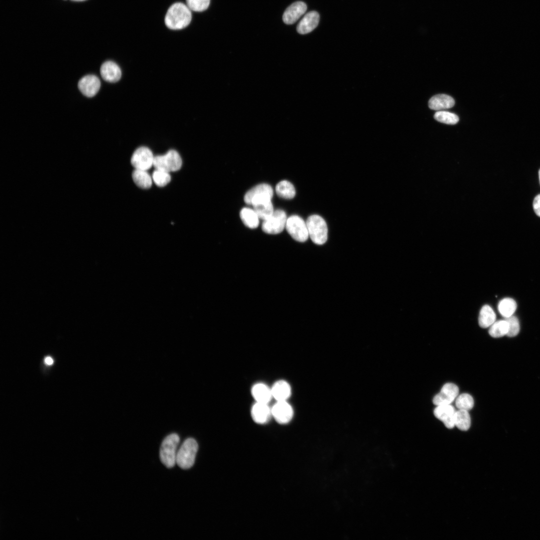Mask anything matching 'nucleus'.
<instances>
[{
  "label": "nucleus",
  "mask_w": 540,
  "mask_h": 540,
  "mask_svg": "<svg viewBox=\"0 0 540 540\" xmlns=\"http://www.w3.org/2000/svg\"><path fill=\"white\" fill-rule=\"evenodd\" d=\"M191 10L186 4L178 2L168 9L164 18L166 26L172 30H180L186 27L192 18Z\"/></svg>",
  "instance_id": "f257e3e1"
},
{
  "label": "nucleus",
  "mask_w": 540,
  "mask_h": 540,
  "mask_svg": "<svg viewBox=\"0 0 540 540\" xmlns=\"http://www.w3.org/2000/svg\"><path fill=\"white\" fill-rule=\"evenodd\" d=\"M179 442L178 435L172 433L166 436L162 443L160 458L163 464L168 468L174 467L176 463L177 448Z\"/></svg>",
  "instance_id": "f03ea898"
},
{
  "label": "nucleus",
  "mask_w": 540,
  "mask_h": 540,
  "mask_svg": "<svg viewBox=\"0 0 540 540\" xmlns=\"http://www.w3.org/2000/svg\"><path fill=\"white\" fill-rule=\"evenodd\" d=\"M306 224L309 234L312 242L318 245L324 244L328 239V226L324 220L320 216L313 214L307 219Z\"/></svg>",
  "instance_id": "7ed1b4c3"
},
{
  "label": "nucleus",
  "mask_w": 540,
  "mask_h": 540,
  "mask_svg": "<svg viewBox=\"0 0 540 540\" xmlns=\"http://www.w3.org/2000/svg\"><path fill=\"white\" fill-rule=\"evenodd\" d=\"M198 444L193 438L186 439L177 452L176 464L182 469H188L194 464Z\"/></svg>",
  "instance_id": "20e7f679"
},
{
  "label": "nucleus",
  "mask_w": 540,
  "mask_h": 540,
  "mask_svg": "<svg viewBox=\"0 0 540 540\" xmlns=\"http://www.w3.org/2000/svg\"><path fill=\"white\" fill-rule=\"evenodd\" d=\"M182 165V160L179 154L175 150H171L164 155L154 156V166L156 169L162 170L168 172L179 170Z\"/></svg>",
  "instance_id": "39448f33"
},
{
  "label": "nucleus",
  "mask_w": 540,
  "mask_h": 540,
  "mask_svg": "<svg viewBox=\"0 0 540 540\" xmlns=\"http://www.w3.org/2000/svg\"><path fill=\"white\" fill-rule=\"evenodd\" d=\"M286 228L290 235L299 242H306L309 237L306 222L296 215L287 218Z\"/></svg>",
  "instance_id": "423d86ee"
},
{
  "label": "nucleus",
  "mask_w": 540,
  "mask_h": 540,
  "mask_svg": "<svg viewBox=\"0 0 540 540\" xmlns=\"http://www.w3.org/2000/svg\"><path fill=\"white\" fill-rule=\"evenodd\" d=\"M286 212L282 210H274L268 218L263 220L262 228L266 234H278L286 228Z\"/></svg>",
  "instance_id": "0eeeda50"
},
{
  "label": "nucleus",
  "mask_w": 540,
  "mask_h": 540,
  "mask_svg": "<svg viewBox=\"0 0 540 540\" xmlns=\"http://www.w3.org/2000/svg\"><path fill=\"white\" fill-rule=\"evenodd\" d=\"M154 158L150 149L142 146L134 152L130 162L135 169L147 170L154 165Z\"/></svg>",
  "instance_id": "6e6552de"
},
{
  "label": "nucleus",
  "mask_w": 540,
  "mask_h": 540,
  "mask_svg": "<svg viewBox=\"0 0 540 540\" xmlns=\"http://www.w3.org/2000/svg\"><path fill=\"white\" fill-rule=\"evenodd\" d=\"M271 410L272 418L282 424L288 423L294 416L293 408L288 401H276Z\"/></svg>",
  "instance_id": "1a4fd4ad"
},
{
  "label": "nucleus",
  "mask_w": 540,
  "mask_h": 540,
  "mask_svg": "<svg viewBox=\"0 0 540 540\" xmlns=\"http://www.w3.org/2000/svg\"><path fill=\"white\" fill-rule=\"evenodd\" d=\"M274 192L272 186L266 184H259L250 190L244 195V201L252 205L254 202L264 198L272 199Z\"/></svg>",
  "instance_id": "9d476101"
},
{
  "label": "nucleus",
  "mask_w": 540,
  "mask_h": 540,
  "mask_svg": "<svg viewBox=\"0 0 540 540\" xmlns=\"http://www.w3.org/2000/svg\"><path fill=\"white\" fill-rule=\"evenodd\" d=\"M458 388L452 383L444 384L440 392L434 396L433 403L436 406L450 404L458 395Z\"/></svg>",
  "instance_id": "9b49d317"
},
{
  "label": "nucleus",
  "mask_w": 540,
  "mask_h": 540,
  "mask_svg": "<svg viewBox=\"0 0 540 540\" xmlns=\"http://www.w3.org/2000/svg\"><path fill=\"white\" fill-rule=\"evenodd\" d=\"M100 86V82L98 78L92 74L84 76L78 82V88L81 92L90 98L97 94Z\"/></svg>",
  "instance_id": "f8f14e48"
},
{
  "label": "nucleus",
  "mask_w": 540,
  "mask_h": 540,
  "mask_svg": "<svg viewBox=\"0 0 540 540\" xmlns=\"http://www.w3.org/2000/svg\"><path fill=\"white\" fill-rule=\"evenodd\" d=\"M307 10L306 4L301 1L294 2L284 12L282 15L283 22L287 24L296 22Z\"/></svg>",
  "instance_id": "ddd939ff"
},
{
  "label": "nucleus",
  "mask_w": 540,
  "mask_h": 540,
  "mask_svg": "<svg viewBox=\"0 0 540 540\" xmlns=\"http://www.w3.org/2000/svg\"><path fill=\"white\" fill-rule=\"evenodd\" d=\"M250 414L253 420L260 424L268 423L272 418L271 407L268 404L255 402L252 406Z\"/></svg>",
  "instance_id": "4468645a"
},
{
  "label": "nucleus",
  "mask_w": 540,
  "mask_h": 540,
  "mask_svg": "<svg viewBox=\"0 0 540 540\" xmlns=\"http://www.w3.org/2000/svg\"><path fill=\"white\" fill-rule=\"evenodd\" d=\"M456 410L450 404L436 406L434 411V416L441 420L448 428H452L454 426V416Z\"/></svg>",
  "instance_id": "2eb2a0df"
},
{
  "label": "nucleus",
  "mask_w": 540,
  "mask_h": 540,
  "mask_svg": "<svg viewBox=\"0 0 540 540\" xmlns=\"http://www.w3.org/2000/svg\"><path fill=\"white\" fill-rule=\"evenodd\" d=\"M320 16L318 12L311 11L306 14L297 26L298 32L302 34L312 32L318 25Z\"/></svg>",
  "instance_id": "dca6fc26"
},
{
  "label": "nucleus",
  "mask_w": 540,
  "mask_h": 540,
  "mask_svg": "<svg viewBox=\"0 0 540 540\" xmlns=\"http://www.w3.org/2000/svg\"><path fill=\"white\" fill-rule=\"evenodd\" d=\"M102 78L110 82H116L121 78L122 72L118 66L110 60L104 62L100 68Z\"/></svg>",
  "instance_id": "f3484780"
},
{
  "label": "nucleus",
  "mask_w": 540,
  "mask_h": 540,
  "mask_svg": "<svg viewBox=\"0 0 540 540\" xmlns=\"http://www.w3.org/2000/svg\"><path fill=\"white\" fill-rule=\"evenodd\" d=\"M251 394L255 402L268 404L272 399L271 388L262 382H258L252 386Z\"/></svg>",
  "instance_id": "a211bd4d"
},
{
  "label": "nucleus",
  "mask_w": 540,
  "mask_h": 540,
  "mask_svg": "<svg viewBox=\"0 0 540 540\" xmlns=\"http://www.w3.org/2000/svg\"><path fill=\"white\" fill-rule=\"evenodd\" d=\"M272 398L276 401H288L292 394L290 384L286 380H280L276 381L272 386Z\"/></svg>",
  "instance_id": "6ab92c4d"
},
{
  "label": "nucleus",
  "mask_w": 540,
  "mask_h": 540,
  "mask_svg": "<svg viewBox=\"0 0 540 540\" xmlns=\"http://www.w3.org/2000/svg\"><path fill=\"white\" fill-rule=\"evenodd\" d=\"M454 99L445 94H436L432 97L428 101V106L431 110H441L452 108L454 105Z\"/></svg>",
  "instance_id": "aec40b11"
},
{
  "label": "nucleus",
  "mask_w": 540,
  "mask_h": 540,
  "mask_svg": "<svg viewBox=\"0 0 540 540\" xmlns=\"http://www.w3.org/2000/svg\"><path fill=\"white\" fill-rule=\"evenodd\" d=\"M271 200L266 198L259 200L252 204L260 219L264 220L273 214L274 210Z\"/></svg>",
  "instance_id": "412c9836"
},
{
  "label": "nucleus",
  "mask_w": 540,
  "mask_h": 540,
  "mask_svg": "<svg viewBox=\"0 0 540 540\" xmlns=\"http://www.w3.org/2000/svg\"><path fill=\"white\" fill-rule=\"evenodd\" d=\"M496 319L495 312L490 306L486 304L482 308L478 316V324L480 327H490L496 322Z\"/></svg>",
  "instance_id": "4be33fe9"
},
{
  "label": "nucleus",
  "mask_w": 540,
  "mask_h": 540,
  "mask_svg": "<svg viewBox=\"0 0 540 540\" xmlns=\"http://www.w3.org/2000/svg\"><path fill=\"white\" fill-rule=\"evenodd\" d=\"M240 218L243 223L250 228H256L259 224V217L254 209L244 208L240 212Z\"/></svg>",
  "instance_id": "5701e85b"
},
{
  "label": "nucleus",
  "mask_w": 540,
  "mask_h": 540,
  "mask_svg": "<svg viewBox=\"0 0 540 540\" xmlns=\"http://www.w3.org/2000/svg\"><path fill=\"white\" fill-rule=\"evenodd\" d=\"M134 182L139 188L148 189L152 184V178L145 170L135 169L132 174Z\"/></svg>",
  "instance_id": "b1692460"
},
{
  "label": "nucleus",
  "mask_w": 540,
  "mask_h": 540,
  "mask_svg": "<svg viewBox=\"0 0 540 540\" xmlns=\"http://www.w3.org/2000/svg\"><path fill=\"white\" fill-rule=\"evenodd\" d=\"M276 191L279 197L284 199H292L296 195L294 186L291 182L286 180H282L276 184Z\"/></svg>",
  "instance_id": "393cba45"
},
{
  "label": "nucleus",
  "mask_w": 540,
  "mask_h": 540,
  "mask_svg": "<svg viewBox=\"0 0 540 540\" xmlns=\"http://www.w3.org/2000/svg\"><path fill=\"white\" fill-rule=\"evenodd\" d=\"M471 420L468 410H458L454 416V426L461 430L466 431L470 426Z\"/></svg>",
  "instance_id": "a878e982"
},
{
  "label": "nucleus",
  "mask_w": 540,
  "mask_h": 540,
  "mask_svg": "<svg viewBox=\"0 0 540 540\" xmlns=\"http://www.w3.org/2000/svg\"><path fill=\"white\" fill-rule=\"evenodd\" d=\"M517 308V304L514 300L507 298L502 300L498 304V310L504 318L512 316Z\"/></svg>",
  "instance_id": "bb28decb"
},
{
  "label": "nucleus",
  "mask_w": 540,
  "mask_h": 540,
  "mask_svg": "<svg viewBox=\"0 0 540 540\" xmlns=\"http://www.w3.org/2000/svg\"><path fill=\"white\" fill-rule=\"evenodd\" d=\"M508 326L506 320L496 321L490 327L489 334L492 337L498 338L507 335Z\"/></svg>",
  "instance_id": "cd10ccee"
},
{
  "label": "nucleus",
  "mask_w": 540,
  "mask_h": 540,
  "mask_svg": "<svg viewBox=\"0 0 540 540\" xmlns=\"http://www.w3.org/2000/svg\"><path fill=\"white\" fill-rule=\"evenodd\" d=\"M434 118L439 122L448 124H456L459 120L458 116L455 114L444 110L436 112Z\"/></svg>",
  "instance_id": "c85d7f7f"
},
{
  "label": "nucleus",
  "mask_w": 540,
  "mask_h": 540,
  "mask_svg": "<svg viewBox=\"0 0 540 540\" xmlns=\"http://www.w3.org/2000/svg\"><path fill=\"white\" fill-rule=\"evenodd\" d=\"M455 400L456 406L458 410L468 411L474 406V401L472 397L466 393L458 395Z\"/></svg>",
  "instance_id": "c756f323"
},
{
  "label": "nucleus",
  "mask_w": 540,
  "mask_h": 540,
  "mask_svg": "<svg viewBox=\"0 0 540 540\" xmlns=\"http://www.w3.org/2000/svg\"><path fill=\"white\" fill-rule=\"evenodd\" d=\"M154 182L160 187H163L168 184L171 180L169 172L158 169H156L152 175Z\"/></svg>",
  "instance_id": "7c9ffc66"
},
{
  "label": "nucleus",
  "mask_w": 540,
  "mask_h": 540,
  "mask_svg": "<svg viewBox=\"0 0 540 540\" xmlns=\"http://www.w3.org/2000/svg\"><path fill=\"white\" fill-rule=\"evenodd\" d=\"M186 4L191 10L201 12L206 10L210 4V0H186Z\"/></svg>",
  "instance_id": "2f4dec72"
},
{
  "label": "nucleus",
  "mask_w": 540,
  "mask_h": 540,
  "mask_svg": "<svg viewBox=\"0 0 540 540\" xmlns=\"http://www.w3.org/2000/svg\"><path fill=\"white\" fill-rule=\"evenodd\" d=\"M505 320L507 321L508 326V330L506 336L510 337L516 336L518 334L520 329L518 320L513 315L505 318Z\"/></svg>",
  "instance_id": "473e14b6"
},
{
  "label": "nucleus",
  "mask_w": 540,
  "mask_h": 540,
  "mask_svg": "<svg viewBox=\"0 0 540 540\" xmlns=\"http://www.w3.org/2000/svg\"><path fill=\"white\" fill-rule=\"evenodd\" d=\"M533 208L535 213L540 217V194L534 198L533 202Z\"/></svg>",
  "instance_id": "72a5a7b5"
},
{
  "label": "nucleus",
  "mask_w": 540,
  "mask_h": 540,
  "mask_svg": "<svg viewBox=\"0 0 540 540\" xmlns=\"http://www.w3.org/2000/svg\"><path fill=\"white\" fill-rule=\"evenodd\" d=\"M46 364L48 365H51L53 364V360L50 356H47L44 359Z\"/></svg>",
  "instance_id": "f704fd0d"
},
{
  "label": "nucleus",
  "mask_w": 540,
  "mask_h": 540,
  "mask_svg": "<svg viewBox=\"0 0 540 540\" xmlns=\"http://www.w3.org/2000/svg\"><path fill=\"white\" fill-rule=\"evenodd\" d=\"M538 176H539V180H540V170L539 172H538Z\"/></svg>",
  "instance_id": "c9c22d12"
},
{
  "label": "nucleus",
  "mask_w": 540,
  "mask_h": 540,
  "mask_svg": "<svg viewBox=\"0 0 540 540\" xmlns=\"http://www.w3.org/2000/svg\"><path fill=\"white\" fill-rule=\"evenodd\" d=\"M74 0V1H83V0Z\"/></svg>",
  "instance_id": "e433bc0d"
}]
</instances>
